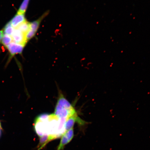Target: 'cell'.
Masks as SVG:
<instances>
[{"mask_svg":"<svg viewBox=\"0 0 150 150\" xmlns=\"http://www.w3.org/2000/svg\"><path fill=\"white\" fill-rule=\"evenodd\" d=\"M66 120L61 119L54 113L40 114L35 120V130L40 136L51 133V135L58 138L65 132Z\"/></svg>","mask_w":150,"mask_h":150,"instance_id":"1","label":"cell"},{"mask_svg":"<svg viewBox=\"0 0 150 150\" xmlns=\"http://www.w3.org/2000/svg\"><path fill=\"white\" fill-rule=\"evenodd\" d=\"M54 114L61 119L67 120L77 114L72 105L62 93L59 94Z\"/></svg>","mask_w":150,"mask_h":150,"instance_id":"2","label":"cell"},{"mask_svg":"<svg viewBox=\"0 0 150 150\" xmlns=\"http://www.w3.org/2000/svg\"><path fill=\"white\" fill-rule=\"evenodd\" d=\"M48 14V12H47L42 15L38 19L30 23V29L29 31L26 34V37L27 41L30 40L35 36L38 30L39 29L41 22L42 20Z\"/></svg>","mask_w":150,"mask_h":150,"instance_id":"3","label":"cell"},{"mask_svg":"<svg viewBox=\"0 0 150 150\" xmlns=\"http://www.w3.org/2000/svg\"><path fill=\"white\" fill-rule=\"evenodd\" d=\"M25 46L23 45L16 44L13 42L8 45L6 48L9 53V62L16 54H21Z\"/></svg>","mask_w":150,"mask_h":150,"instance_id":"4","label":"cell"},{"mask_svg":"<svg viewBox=\"0 0 150 150\" xmlns=\"http://www.w3.org/2000/svg\"><path fill=\"white\" fill-rule=\"evenodd\" d=\"M13 42L16 44L25 45L28 41L26 39V34L18 29H15L12 36Z\"/></svg>","mask_w":150,"mask_h":150,"instance_id":"5","label":"cell"},{"mask_svg":"<svg viewBox=\"0 0 150 150\" xmlns=\"http://www.w3.org/2000/svg\"><path fill=\"white\" fill-rule=\"evenodd\" d=\"M56 137L52 135H44L40 137L39 142L38 148V150L44 148L49 142L54 139H56Z\"/></svg>","mask_w":150,"mask_h":150,"instance_id":"6","label":"cell"},{"mask_svg":"<svg viewBox=\"0 0 150 150\" xmlns=\"http://www.w3.org/2000/svg\"><path fill=\"white\" fill-rule=\"evenodd\" d=\"M24 14H17L11 21L10 23L12 27L15 29L17 28L19 25L24 21H26Z\"/></svg>","mask_w":150,"mask_h":150,"instance_id":"7","label":"cell"},{"mask_svg":"<svg viewBox=\"0 0 150 150\" xmlns=\"http://www.w3.org/2000/svg\"><path fill=\"white\" fill-rule=\"evenodd\" d=\"M19 30L24 33L26 34L29 30L30 29V23L27 21H24L21 24H20L17 28H16Z\"/></svg>","mask_w":150,"mask_h":150,"instance_id":"8","label":"cell"},{"mask_svg":"<svg viewBox=\"0 0 150 150\" xmlns=\"http://www.w3.org/2000/svg\"><path fill=\"white\" fill-rule=\"evenodd\" d=\"M30 0H23L17 13L24 14L27 10Z\"/></svg>","mask_w":150,"mask_h":150,"instance_id":"9","label":"cell"},{"mask_svg":"<svg viewBox=\"0 0 150 150\" xmlns=\"http://www.w3.org/2000/svg\"><path fill=\"white\" fill-rule=\"evenodd\" d=\"M69 141L67 137L64 134L62 136L60 142L59 144V147H58L57 150H62L63 149L65 146L69 143Z\"/></svg>","mask_w":150,"mask_h":150,"instance_id":"10","label":"cell"},{"mask_svg":"<svg viewBox=\"0 0 150 150\" xmlns=\"http://www.w3.org/2000/svg\"><path fill=\"white\" fill-rule=\"evenodd\" d=\"M1 42L2 44L6 47L8 45L13 42L12 37L10 35L4 34L3 35Z\"/></svg>","mask_w":150,"mask_h":150,"instance_id":"11","label":"cell"},{"mask_svg":"<svg viewBox=\"0 0 150 150\" xmlns=\"http://www.w3.org/2000/svg\"><path fill=\"white\" fill-rule=\"evenodd\" d=\"M15 28L11 25L10 22H8L5 26L4 29V32L5 34L12 36L13 33Z\"/></svg>","mask_w":150,"mask_h":150,"instance_id":"12","label":"cell"},{"mask_svg":"<svg viewBox=\"0 0 150 150\" xmlns=\"http://www.w3.org/2000/svg\"><path fill=\"white\" fill-rule=\"evenodd\" d=\"M64 134L67 137L69 142H70L72 140L74 136V129L73 128L71 129L70 130L65 131Z\"/></svg>","mask_w":150,"mask_h":150,"instance_id":"13","label":"cell"},{"mask_svg":"<svg viewBox=\"0 0 150 150\" xmlns=\"http://www.w3.org/2000/svg\"><path fill=\"white\" fill-rule=\"evenodd\" d=\"M3 35V30L0 31V42L1 40Z\"/></svg>","mask_w":150,"mask_h":150,"instance_id":"14","label":"cell"},{"mask_svg":"<svg viewBox=\"0 0 150 150\" xmlns=\"http://www.w3.org/2000/svg\"><path fill=\"white\" fill-rule=\"evenodd\" d=\"M2 132V127L1 122L0 121V137L1 135Z\"/></svg>","mask_w":150,"mask_h":150,"instance_id":"15","label":"cell"}]
</instances>
